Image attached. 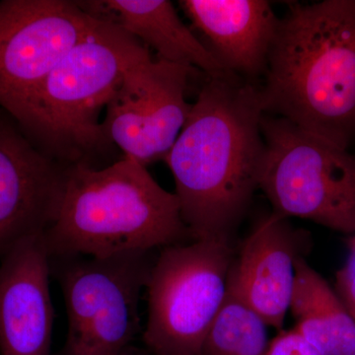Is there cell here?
Here are the masks:
<instances>
[{
  "label": "cell",
  "instance_id": "cell-1",
  "mask_svg": "<svg viewBox=\"0 0 355 355\" xmlns=\"http://www.w3.org/2000/svg\"><path fill=\"white\" fill-rule=\"evenodd\" d=\"M261 87L237 76L209 78L164 161L195 240L231 238L259 189L265 140Z\"/></svg>",
  "mask_w": 355,
  "mask_h": 355
},
{
  "label": "cell",
  "instance_id": "cell-2",
  "mask_svg": "<svg viewBox=\"0 0 355 355\" xmlns=\"http://www.w3.org/2000/svg\"><path fill=\"white\" fill-rule=\"evenodd\" d=\"M263 76L266 114L349 150L355 142V0L289 4Z\"/></svg>",
  "mask_w": 355,
  "mask_h": 355
},
{
  "label": "cell",
  "instance_id": "cell-3",
  "mask_svg": "<svg viewBox=\"0 0 355 355\" xmlns=\"http://www.w3.org/2000/svg\"><path fill=\"white\" fill-rule=\"evenodd\" d=\"M148 53L127 32L95 19L88 34L8 114L38 148L60 164H113L121 157L105 135L100 114L127 70Z\"/></svg>",
  "mask_w": 355,
  "mask_h": 355
},
{
  "label": "cell",
  "instance_id": "cell-4",
  "mask_svg": "<svg viewBox=\"0 0 355 355\" xmlns=\"http://www.w3.org/2000/svg\"><path fill=\"white\" fill-rule=\"evenodd\" d=\"M190 235L175 193L137 161L69 166L55 221L44 233L51 259L150 253Z\"/></svg>",
  "mask_w": 355,
  "mask_h": 355
},
{
  "label": "cell",
  "instance_id": "cell-5",
  "mask_svg": "<svg viewBox=\"0 0 355 355\" xmlns=\"http://www.w3.org/2000/svg\"><path fill=\"white\" fill-rule=\"evenodd\" d=\"M259 189L273 212L355 234V155L280 116L265 114Z\"/></svg>",
  "mask_w": 355,
  "mask_h": 355
},
{
  "label": "cell",
  "instance_id": "cell-6",
  "mask_svg": "<svg viewBox=\"0 0 355 355\" xmlns=\"http://www.w3.org/2000/svg\"><path fill=\"white\" fill-rule=\"evenodd\" d=\"M233 265L230 238L163 248L147 279L142 338L154 355H200Z\"/></svg>",
  "mask_w": 355,
  "mask_h": 355
},
{
  "label": "cell",
  "instance_id": "cell-7",
  "mask_svg": "<svg viewBox=\"0 0 355 355\" xmlns=\"http://www.w3.org/2000/svg\"><path fill=\"white\" fill-rule=\"evenodd\" d=\"M149 253L51 259L67 308L60 355H123L140 331Z\"/></svg>",
  "mask_w": 355,
  "mask_h": 355
},
{
  "label": "cell",
  "instance_id": "cell-8",
  "mask_svg": "<svg viewBox=\"0 0 355 355\" xmlns=\"http://www.w3.org/2000/svg\"><path fill=\"white\" fill-rule=\"evenodd\" d=\"M197 71L153 60L151 53L127 70L102 121L107 139L123 157L144 167L164 160L190 114L187 90Z\"/></svg>",
  "mask_w": 355,
  "mask_h": 355
},
{
  "label": "cell",
  "instance_id": "cell-9",
  "mask_svg": "<svg viewBox=\"0 0 355 355\" xmlns=\"http://www.w3.org/2000/svg\"><path fill=\"white\" fill-rule=\"evenodd\" d=\"M94 23L77 1H0V109L17 107Z\"/></svg>",
  "mask_w": 355,
  "mask_h": 355
},
{
  "label": "cell",
  "instance_id": "cell-10",
  "mask_svg": "<svg viewBox=\"0 0 355 355\" xmlns=\"http://www.w3.org/2000/svg\"><path fill=\"white\" fill-rule=\"evenodd\" d=\"M67 169L0 109V258L21 240L44 233L55 221Z\"/></svg>",
  "mask_w": 355,
  "mask_h": 355
},
{
  "label": "cell",
  "instance_id": "cell-11",
  "mask_svg": "<svg viewBox=\"0 0 355 355\" xmlns=\"http://www.w3.org/2000/svg\"><path fill=\"white\" fill-rule=\"evenodd\" d=\"M44 233L0 258V355H51L55 311Z\"/></svg>",
  "mask_w": 355,
  "mask_h": 355
},
{
  "label": "cell",
  "instance_id": "cell-12",
  "mask_svg": "<svg viewBox=\"0 0 355 355\" xmlns=\"http://www.w3.org/2000/svg\"><path fill=\"white\" fill-rule=\"evenodd\" d=\"M299 233L272 212L256 224L233 261L228 284L266 322L284 330L300 258Z\"/></svg>",
  "mask_w": 355,
  "mask_h": 355
},
{
  "label": "cell",
  "instance_id": "cell-13",
  "mask_svg": "<svg viewBox=\"0 0 355 355\" xmlns=\"http://www.w3.org/2000/svg\"><path fill=\"white\" fill-rule=\"evenodd\" d=\"M179 4L229 71L252 83L265 76L279 21L268 1L182 0Z\"/></svg>",
  "mask_w": 355,
  "mask_h": 355
},
{
  "label": "cell",
  "instance_id": "cell-14",
  "mask_svg": "<svg viewBox=\"0 0 355 355\" xmlns=\"http://www.w3.org/2000/svg\"><path fill=\"white\" fill-rule=\"evenodd\" d=\"M84 12L94 19L120 28L159 60L195 69L209 78L236 76L229 71L180 19L168 0H81Z\"/></svg>",
  "mask_w": 355,
  "mask_h": 355
},
{
  "label": "cell",
  "instance_id": "cell-15",
  "mask_svg": "<svg viewBox=\"0 0 355 355\" xmlns=\"http://www.w3.org/2000/svg\"><path fill=\"white\" fill-rule=\"evenodd\" d=\"M295 328L322 355H355V320L326 279L302 258L296 261L291 309Z\"/></svg>",
  "mask_w": 355,
  "mask_h": 355
},
{
  "label": "cell",
  "instance_id": "cell-16",
  "mask_svg": "<svg viewBox=\"0 0 355 355\" xmlns=\"http://www.w3.org/2000/svg\"><path fill=\"white\" fill-rule=\"evenodd\" d=\"M268 324L228 284L220 310L210 327L200 355H266Z\"/></svg>",
  "mask_w": 355,
  "mask_h": 355
},
{
  "label": "cell",
  "instance_id": "cell-17",
  "mask_svg": "<svg viewBox=\"0 0 355 355\" xmlns=\"http://www.w3.org/2000/svg\"><path fill=\"white\" fill-rule=\"evenodd\" d=\"M335 291L355 320V234L347 240V259L336 272Z\"/></svg>",
  "mask_w": 355,
  "mask_h": 355
},
{
  "label": "cell",
  "instance_id": "cell-18",
  "mask_svg": "<svg viewBox=\"0 0 355 355\" xmlns=\"http://www.w3.org/2000/svg\"><path fill=\"white\" fill-rule=\"evenodd\" d=\"M266 355H322L294 327L291 330L279 331L268 343Z\"/></svg>",
  "mask_w": 355,
  "mask_h": 355
},
{
  "label": "cell",
  "instance_id": "cell-19",
  "mask_svg": "<svg viewBox=\"0 0 355 355\" xmlns=\"http://www.w3.org/2000/svg\"><path fill=\"white\" fill-rule=\"evenodd\" d=\"M123 355H140L139 354H137V352H135V349H133V347H130V349L128 350L127 352H125Z\"/></svg>",
  "mask_w": 355,
  "mask_h": 355
}]
</instances>
